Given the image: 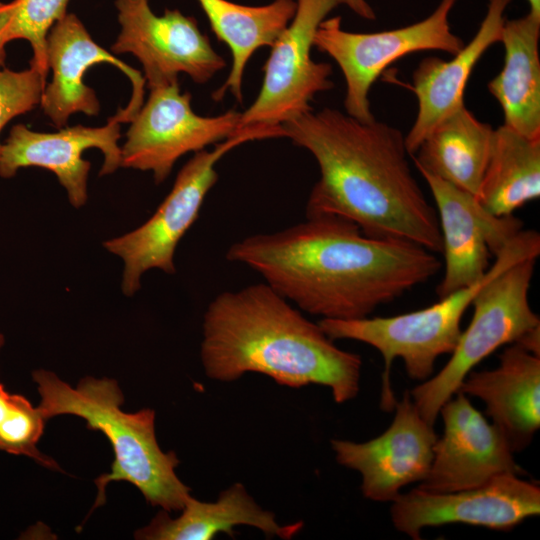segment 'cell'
<instances>
[{
  "label": "cell",
  "instance_id": "11",
  "mask_svg": "<svg viewBox=\"0 0 540 540\" xmlns=\"http://www.w3.org/2000/svg\"><path fill=\"white\" fill-rule=\"evenodd\" d=\"M115 7L121 29L111 51L134 55L148 88L178 81L179 73L205 84L226 67L194 17L177 9L157 16L148 0H116Z\"/></svg>",
  "mask_w": 540,
  "mask_h": 540
},
{
  "label": "cell",
  "instance_id": "20",
  "mask_svg": "<svg viewBox=\"0 0 540 540\" xmlns=\"http://www.w3.org/2000/svg\"><path fill=\"white\" fill-rule=\"evenodd\" d=\"M539 38V16L528 12L506 19L500 38L504 64L487 84L501 106L503 124L530 138H540Z\"/></svg>",
  "mask_w": 540,
  "mask_h": 540
},
{
  "label": "cell",
  "instance_id": "25",
  "mask_svg": "<svg viewBox=\"0 0 540 540\" xmlns=\"http://www.w3.org/2000/svg\"><path fill=\"white\" fill-rule=\"evenodd\" d=\"M45 422L38 407L22 395L9 393L0 381V450L30 457L46 467L58 468L52 458L37 448Z\"/></svg>",
  "mask_w": 540,
  "mask_h": 540
},
{
  "label": "cell",
  "instance_id": "27",
  "mask_svg": "<svg viewBox=\"0 0 540 540\" xmlns=\"http://www.w3.org/2000/svg\"><path fill=\"white\" fill-rule=\"evenodd\" d=\"M45 85L46 77L32 65L21 71L0 69V134L12 119L40 104ZM1 148L0 141V153Z\"/></svg>",
  "mask_w": 540,
  "mask_h": 540
},
{
  "label": "cell",
  "instance_id": "4",
  "mask_svg": "<svg viewBox=\"0 0 540 540\" xmlns=\"http://www.w3.org/2000/svg\"><path fill=\"white\" fill-rule=\"evenodd\" d=\"M32 378L40 395L38 409L46 420L60 415L80 417L111 444L114 461L110 472L95 480V507L103 504L110 482L126 481L152 506L181 511L191 496L190 488L175 473L179 464L175 453L163 452L157 442L154 410L123 411L124 395L114 379L87 376L72 387L45 369L35 370Z\"/></svg>",
  "mask_w": 540,
  "mask_h": 540
},
{
  "label": "cell",
  "instance_id": "7",
  "mask_svg": "<svg viewBox=\"0 0 540 540\" xmlns=\"http://www.w3.org/2000/svg\"><path fill=\"white\" fill-rule=\"evenodd\" d=\"M537 258H527L491 277L477 292L472 319L462 331L449 361L409 393L421 414L434 425L441 407L458 391L467 374L498 348L519 342L540 328L529 303Z\"/></svg>",
  "mask_w": 540,
  "mask_h": 540
},
{
  "label": "cell",
  "instance_id": "30",
  "mask_svg": "<svg viewBox=\"0 0 540 540\" xmlns=\"http://www.w3.org/2000/svg\"><path fill=\"white\" fill-rule=\"evenodd\" d=\"M530 6L529 12L540 17V0H527Z\"/></svg>",
  "mask_w": 540,
  "mask_h": 540
},
{
  "label": "cell",
  "instance_id": "18",
  "mask_svg": "<svg viewBox=\"0 0 540 540\" xmlns=\"http://www.w3.org/2000/svg\"><path fill=\"white\" fill-rule=\"evenodd\" d=\"M457 392L482 400L511 450L522 451L540 427V355L510 344L497 368L470 371Z\"/></svg>",
  "mask_w": 540,
  "mask_h": 540
},
{
  "label": "cell",
  "instance_id": "10",
  "mask_svg": "<svg viewBox=\"0 0 540 540\" xmlns=\"http://www.w3.org/2000/svg\"><path fill=\"white\" fill-rule=\"evenodd\" d=\"M296 13L263 66L264 78L254 102L240 114L239 129L253 124L282 125L312 111L310 101L334 87L332 66L311 57L319 24L339 0H296Z\"/></svg>",
  "mask_w": 540,
  "mask_h": 540
},
{
  "label": "cell",
  "instance_id": "1",
  "mask_svg": "<svg viewBox=\"0 0 540 540\" xmlns=\"http://www.w3.org/2000/svg\"><path fill=\"white\" fill-rule=\"evenodd\" d=\"M225 255L259 273L300 310L336 320L368 317L442 267L436 253L418 244L367 236L335 215L308 216L277 232L247 236Z\"/></svg>",
  "mask_w": 540,
  "mask_h": 540
},
{
  "label": "cell",
  "instance_id": "31",
  "mask_svg": "<svg viewBox=\"0 0 540 540\" xmlns=\"http://www.w3.org/2000/svg\"><path fill=\"white\" fill-rule=\"evenodd\" d=\"M4 344H5V337L2 333H0V351L3 348Z\"/></svg>",
  "mask_w": 540,
  "mask_h": 540
},
{
  "label": "cell",
  "instance_id": "26",
  "mask_svg": "<svg viewBox=\"0 0 540 540\" xmlns=\"http://www.w3.org/2000/svg\"><path fill=\"white\" fill-rule=\"evenodd\" d=\"M16 8L6 30L7 43L22 39L30 43V65L47 77V35L53 25L66 16L69 0H15Z\"/></svg>",
  "mask_w": 540,
  "mask_h": 540
},
{
  "label": "cell",
  "instance_id": "9",
  "mask_svg": "<svg viewBox=\"0 0 540 540\" xmlns=\"http://www.w3.org/2000/svg\"><path fill=\"white\" fill-rule=\"evenodd\" d=\"M147 101L129 122L121 147V167L151 171L156 184L170 175L177 160L217 144L239 130L240 112L201 116L179 81L149 88Z\"/></svg>",
  "mask_w": 540,
  "mask_h": 540
},
{
  "label": "cell",
  "instance_id": "19",
  "mask_svg": "<svg viewBox=\"0 0 540 540\" xmlns=\"http://www.w3.org/2000/svg\"><path fill=\"white\" fill-rule=\"evenodd\" d=\"M511 1L488 0L485 17L468 44L450 60L426 57L414 70L412 89L418 100V112L405 136L410 156L439 122L465 106L468 79L486 50L500 42L505 11Z\"/></svg>",
  "mask_w": 540,
  "mask_h": 540
},
{
  "label": "cell",
  "instance_id": "29",
  "mask_svg": "<svg viewBox=\"0 0 540 540\" xmlns=\"http://www.w3.org/2000/svg\"><path fill=\"white\" fill-rule=\"evenodd\" d=\"M340 4L346 5L355 14L365 20L373 21L376 13L366 0H339Z\"/></svg>",
  "mask_w": 540,
  "mask_h": 540
},
{
  "label": "cell",
  "instance_id": "8",
  "mask_svg": "<svg viewBox=\"0 0 540 540\" xmlns=\"http://www.w3.org/2000/svg\"><path fill=\"white\" fill-rule=\"evenodd\" d=\"M458 0H440L425 19L411 25L374 32L355 33L341 28V17L325 18L318 26L313 46L330 56L346 82V113L362 122L375 119L369 92L387 66L401 57L424 50L451 55L465 45L450 26L449 15Z\"/></svg>",
  "mask_w": 540,
  "mask_h": 540
},
{
  "label": "cell",
  "instance_id": "24",
  "mask_svg": "<svg viewBox=\"0 0 540 540\" xmlns=\"http://www.w3.org/2000/svg\"><path fill=\"white\" fill-rule=\"evenodd\" d=\"M539 197L540 138L499 126L493 131L478 201L495 216H510Z\"/></svg>",
  "mask_w": 540,
  "mask_h": 540
},
{
  "label": "cell",
  "instance_id": "21",
  "mask_svg": "<svg viewBox=\"0 0 540 540\" xmlns=\"http://www.w3.org/2000/svg\"><path fill=\"white\" fill-rule=\"evenodd\" d=\"M181 511L174 519L165 510L159 512L147 526L135 532V538L210 540L220 532L233 537L235 526L248 525L258 528L267 537L290 539L303 526L302 522L279 525L274 514L262 509L240 483L221 492L216 502H201L190 496Z\"/></svg>",
  "mask_w": 540,
  "mask_h": 540
},
{
  "label": "cell",
  "instance_id": "28",
  "mask_svg": "<svg viewBox=\"0 0 540 540\" xmlns=\"http://www.w3.org/2000/svg\"><path fill=\"white\" fill-rule=\"evenodd\" d=\"M15 8V0H12L11 2L0 1V69H2L5 62V47L8 44L5 37L6 30L12 19Z\"/></svg>",
  "mask_w": 540,
  "mask_h": 540
},
{
  "label": "cell",
  "instance_id": "3",
  "mask_svg": "<svg viewBox=\"0 0 540 540\" xmlns=\"http://www.w3.org/2000/svg\"><path fill=\"white\" fill-rule=\"evenodd\" d=\"M201 360L215 380L257 372L293 388L327 386L339 404L359 392L361 356L337 347L267 283L214 297L204 314Z\"/></svg>",
  "mask_w": 540,
  "mask_h": 540
},
{
  "label": "cell",
  "instance_id": "2",
  "mask_svg": "<svg viewBox=\"0 0 540 540\" xmlns=\"http://www.w3.org/2000/svg\"><path fill=\"white\" fill-rule=\"evenodd\" d=\"M282 127L285 137L309 151L319 167L306 217L339 216L367 236L406 240L442 253L436 209L412 172L399 129L329 107Z\"/></svg>",
  "mask_w": 540,
  "mask_h": 540
},
{
  "label": "cell",
  "instance_id": "14",
  "mask_svg": "<svg viewBox=\"0 0 540 540\" xmlns=\"http://www.w3.org/2000/svg\"><path fill=\"white\" fill-rule=\"evenodd\" d=\"M394 409L390 426L374 439L363 443L331 440L336 461L358 471L363 496L377 502L392 503L402 488L426 478L438 438L408 391Z\"/></svg>",
  "mask_w": 540,
  "mask_h": 540
},
{
  "label": "cell",
  "instance_id": "17",
  "mask_svg": "<svg viewBox=\"0 0 540 540\" xmlns=\"http://www.w3.org/2000/svg\"><path fill=\"white\" fill-rule=\"evenodd\" d=\"M120 123L110 117L100 127L65 126L47 133L29 129L24 124L14 125L0 153V177L12 178L19 169L44 168L55 174L75 208L84 206L88 199L87 183L91 164L83 153L91 148L104 156L100 176L114 173L121 167Z\"/></svg>",
  "mask_w": 540,
  "mask_h": 540
},
{
  "label": "cell",
  "instance_id": "12",
  "mask_svg": "<svg viewBox=\"0 0 540 540\" xmlns=\"http://www.w3.org/2000/svg\"><path fill=\"white\" fill-rule=\"evenodd\" d=\"M391 504L393 526L414 540L421 539L424 528L452 523L508 531L539 515L540 487L507 473L454 492L434 493L417 487Z\"/></svg>",
  "mask_w": 540,
  "mask_h": 540
},
{
  "label": "cell",
  "instance_id": "6",
  "mask_svg": "<svg viewBox=\"0 0 540 540\" xmlns=\"http://www.w3.org/2000/svg\"><path fill=\"white\" fill-rule=\"evenodd\" d=\"M285 137L282 125L253 124L239 129L212 150L195 152L178 172L174 184L154 214L138 228L103 242L120 257L124 268L121 289L133 296L141 288L143 274L159 269L176 272L178 243L197 220L206 195L218 180V161L237 146L255 140Z\"/></svg>",
  "mask_w": 540,
  "mask_h": 540
},
{
  "label": "cell",
  "instance_id": "15",
  "mask_svg": "<svg viewBox=\"0 0 540 540\" xmlns=\"http://www.w3.org/2000/svg\"><path fill=\"white\" fill-rule=\"evenodd\" d=\"M48 68L52 80L41 96V108L55 127H65L70 116L81 112L96 116L100 103L95 91L84 82L86 71L95 64L108 63L122 71L132 84L128 104L110 118L129 123L140 110L144 100V76L96 43L81 20L73 13L56 22L46 40Z\"/></svg>",
  "mask_w": 540,
  "mask_h": 540
},
{
  "label": "cell",
  "instance_id": "22",
  "mask_svg": "<svg viewBox=\"0 0 540 540\" xmlns=\"http://www.w3.org/2000/svg\"><path fill=\"white\" fill-rule=\"evenodd\" d=\"M217 39L232 54L229 75L212 94L215 101L230 92L242 103V79L251 56L260 47L272 46L293 19L296 0H274L260 6H246L228 0H197Z\"/></svg>",
  "mask_w": 540,
  "mask_h": 540
},
{
  "label": "cell",
  "instance_id": "13",
  "mask_svg": "<svg viewBox=\"0 0 540 540\" xmlns=\"http://www.w3.org/2000/svg\"><path fill=\"white\" fill-rule=\"evenodd\" d=\"M432 194L442 238L444 273L439 298L471 286L488 272L496 256L523 229L520 219L489 213L468 192L418 170Z\"/></svg>",
  "mask_w": 540,
  "mask_h": 540
},
{
  "label": "cell",
  "instance_id": "23",
  "mask_svg": "<svg viewBox=\"0 0 540 540\" xmlns=\"http://www.w3.org/2000/svg\"><path fill=\"white\" fill-rule=\"evenodd\" d=\"M494 129L465 106L439 122L411 156L426 171L477 198Z\"/></svg>",
  "mask_w": 540,
  "mask_h": 540
},
{
  "label": "cell",
  "instance_id": "5",
  "mask_svg": "<svg viewBox=\"0 0 540 540\" xmlns=\"http://www.w3.org/2000/svg\"><path fill=\"white\" fill-rule=\"evenodd\" d=\"M540 235L536 230L519 231L495 256L486 275L420 310L389 317L355 320L320 319L318 324L334 340L350 339L368 344L382 356L381 409L390 411L397 402L390 386V369L400 358L407 375L417 381L432 376L437 359L451 354L460 335L461 320L479 289L494 275L527 258H538Z\"/></svg>",
  "mask_w": 540,
  "mask_h": 540
},
{
  "label": "cell",
  "instance_id": "16",
  "mask_svg": "<svg viewBox=\"0 0 540 540\" xmlns=\"http://www.w3.org/2000/svg\"><path fill=\"white\" fill-rule=\"evenodd\" d=\"M440 414L443 435L436 440L430 470L418 488L446 493L483 485L502 474L526 475L504 436L467 395L456 392Z\"/></svg>",
  "mask_w": 540,
  "mask_h": 540
}]
</instances>
